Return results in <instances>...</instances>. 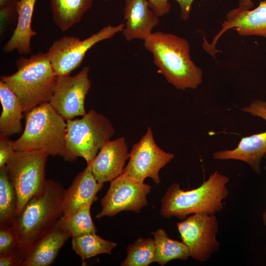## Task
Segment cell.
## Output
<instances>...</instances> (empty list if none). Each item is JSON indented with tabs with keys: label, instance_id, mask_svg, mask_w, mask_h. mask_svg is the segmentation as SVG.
Masks as SVG:
<instances>
[{
	"label": "cell",
	"instance_id": "6da1fadb",
	"mask_svg": "<svg viewBox=\"0 0 266 266\" xmlns=\"http://www.w3.org/2000/svg\"><path fill=\"white\" fill-rule=\"evenodd\" d=\"M143 45L152 54L158 72L176 89H195L202 83V71L192 60L186 39L157 32L145 39Z\"/></svg>",
	"mask_w": 266,
	"mask_h": 266
},
{
	"label": "cell",
	"instance_id": "7a4b0ae2",
	"mask_svg": "<svg viewBox=\"0 0 266 266\" xmlns=\"http://www.w3.org/2000/svg\"><path fill=\"white\" fill-rule=\"evenodd\" d=\"M229 181L228 176L216 170L200 186L193 190L184 191L179 183H174L161 200V214L166 218L184 219L191 214L212 215L220 212L224 208L223 200L229 194L226 186Z\"/></svg>",
	"mask_w": 266,
	"mask_h": 266
},
{
	"label": "cell",
	"instance_id": "3957f363",
	"mask_svg": "<svg viewBox=\"0 0 266 266\" xmlns=\"http://www.w3.org/2000/svg\"><path fill=\"white\" fill-rule=\"evenodd\" d=\"M65 190L58 182L46 180L44 190L33 196L12 225L18 238V248L25 257L27 251L63 216Z\"/></svg>",
	"mask_w": 266,
	"mask_h": 266
},
{
	"label": "cell",
	"instance_id": "277c9868",
	"mask_svg": "<svg viewBox=\"0 0 266 266\" xmlns=\"http://www.w3.org/2000/svg\"><path fill=\"white\" fill-rule=\"evenodd\" d=\"M16 66L15 73L1 76L0 80L16 95L24 112L49 102L58 76L46 53L39 52L28 58L20 57Z\"/></svg>",
	"mask_w": 266,
	"mask_h": 266
},
{
	"label": "cell",
	"instance_id": "5b68a950",
	"mask_svg": "<svg viewBox=\"0 0 266 266\" xmlns=\"http://www.w3.org/2000/svg\"><path fill=\"white\" fill-rule=\"evenodd\" d=\"M25 113V129L14 141V150L41 151L69 161L65 143L66 120L49 102Z\"/></svg>",
	"mask_w": 266,
	"mask_h": 266
},
{
	"label": "cell",
	"instance_id": "8992f818",
	"mask_svg": "<svg viewBox=\"0 0 266 266\" xmlns=\"http://www.w3.org/2000/svg\"><path fill=\"white\" fill-rule=\"evenodd\" d=\"M66 121L65 143L69 162L80 157L88 164L115 133L110 120L94 109L80 119Z\"/></svg>",
	"mask_w": 266,
	"mask_h": 266
},
{
	"label": "cell",
	"instance_id": "52a82bcc",
	"mask_svg": "<svg viewBox=\"0 0 266 266\" xmlns=\"http://www.w3.org/2000/svg\"><path fill=\"white\" fill-rule=\"evenodd\" d=\"M48 155L38 151H15L5 167L17 196V217L27 202L44 188Z\"/></svg>",
	"mask_w": 266,
	"mask_h": 266
},
{
	"label": "cell",
	"instance_id": "ba28073f",
	"mask_svg": "<svg viewBox=\"0 0 266 266\" xmlns=\"http://www.w3.org/2000/svg\"><path fill=\"white\" fill-rule=\"evenodd\" d=\"M125 24L108 25L84 39L64 36L54 40L46 54L53 70L58 76L70 75L81 65L87 51L98 42L113 37L122 32Z\"/></svg>",
	"mask_w": 266,
	"mask_h": 266
},
{
	"label": "cell",
	"instance_id": "9c48e42d",
	"mask_svg": "<svg viewBox=\"0 0 266 266\" xmlns=\"http://www.w3.org/2000/svg\"><path fill=\"white\" fill-rule=\"evenodd\" d=\"M176 227L194 260L206 262L213 253L218 251L220 244L216 239L218 222L215 214H194L177 223Z\"/></svg>",
	"mask_w": 266,
	"mask_h": 266
},
{
	"label": "cell",
	"instance_id": "30bf717a",
	"mask_svg": "<svg viewBox=\"0 0 266 266\" xmlns=\"http://www.w3.org/2000/svg\"><path fill=\"white\" fill-rule=\"evenodd\" d=\"M174 157L173 154L166 152L158 146L149 127L145 134L133 146L129 162L123 173L141 183L150 177L156 184H159L160 169Z\"/></svg>",
	"mask_w": 266,
	"mask_h": 266
},
{
	"label": "cell",
	"instance_id": "8fae6325",
	"mask_svg": "<svg viewBox=\"0 0 266 266\" xmlns=\"http://www.w3.org/2000/svg\"><path fill=\"white\" fill-rule=\"evenodd\" d=\"M151 187L122 173L110 181L109 188L101 200V211L96 218L114 216L122 211L138 213L148 204L146 197Z\"/></svg>",
	"mask_w": 266,
	"mask_h": 266
},
{
	"label": "cell",
	"instance_id": "7c38bea8",
	"mask_svg": "<svg viewBox=\"0 0 266 266\" xmlns=\"http://www.w3.org/2000/svg\"><path fill=\"white\" fill-rule=\"evenodd\" d=\"M254 4L251 0H239L237 7L227 13L226 20L222 24V29L208 43L203 38L202 47L209 54L215 58L221 51L216 48L217 42L227 30L233 29L242 36L257 35L266 38V0H261L259 5L251 9Z\"/></svg>",
	"mask_w": 266,
	"mask_h": 266
},
{
	"label": "cell",
	"instance_id": "4fadbf2b",
	"mask_svg": "<svg viewBox=\"0 0 266 266\" xmlns=\"http://www.w3.org/2000/svg\"><path fill=\"white\" fill-rule=\"evenodd\" d=\"M89 70L85 66L74 76L58 77L49 102L66 121L86 113L85 100L91 87Z\"/></svg>",
	"mask_w": 266,
	"mask_h": 266
},
{
	"label": "cell",
	"instance_id": "5bb4252c",
	"mask_svg": "<svg viewBox=\"0 0 266 266\" xmlns=\"http://www.w3.org/2000/svg\"><path fill=\"white\" fill-rule=\"evenodd\" d=\"M242 110L266 121V101L256 100ZM266 153V130L258 133L243 137L233 149L213 153V159L218 160H235L248 164L257 174L261 173L262 160Z\"/></svg>",
	"mask_w": 266,
	"mask_h": 266
},
{
	"label": "cell",
	"instance_id": "9a60e30c",
	"mask_svg": "<svg viewBox=\"0 0 266 266\" xmlns=\"http://www.w3.org/2000/svg\"><path fill=\"white\" fill-rule=\"evenodd\" d=\"M129 158L128 145L124 137L109 140L100 148L87 166L100 182L111 181L123 173Z\"/></svg>",
	"mask_w": 266,
	"mask_h": 266
},
{
	"label": "cell",
	"instance_id": "2e32d148",
	"mask_svg": "<svg viewBox=\"0 0 266 266\" xmlns=\"http://www.w3.org/2000/svg\"><path fill=\"white\" fill-rule=\"evenodd\" d=\"M122 33L127 41L144 40L159 23V17L151 9L147 0H124Z\"/></svg>",
	"mask_w": 266,
	"mask_h": 266
},
{
	"label": "cell",
	"instance_id": "e0dca14e",
	"mask_svg": "<svg viewBox=\"0 0 266 266\" xmlns=\"http://www.w3.org/2000/svg\"><path fill=\"white\" fill-rule=\"evenodd\" d=\"M103 183L97 180L91 168L87 166L75 177L70 186L65 190L63 202V216L72 214L90 201L98 200L97 193Z\"/></svg>",
	"mask_w": 266,
	"mask_h": 266
},
{
	"label": "cell",
	"instance_id": "ac0fdd59",
	"mask_svg": "<svg viewBox=\"0 0 266 266\" xmlns=\"http://www.w3.org/2000/svg\"><path fill=\"white\" fill-rule=\"evenodd\" d=\"M70 237L56 224L35 241L25 254L22 266H48Z\"/></svg>",
	"mask_w": 266,
	"mask_h": 266
},
{
	"label": "cell",
	"instance_id": "d6986e66",
	"mask_svg": "<svg viewBox=\"0 0 266 266\" xmlns=\"http://www.w3.org/2000/svg\"><path fill=\"white\" fill-rule=\"evenodd\" d=\"M36 0H19L17 2V21L13 33L2 49L6 53L16 50L27 55L32 52L31 39L37 33L32 29V20Z\"/></svg>",
	"mask_w": 266,
	"mask_h": 266
},
{
	"label": "cell",
	"instance_id": "ffe728a7",
	"mask_svg": "<svg viewBox=\"0 0 266 266\" xmlns=\"http://www.w3.org/2000/svg\"><path fill=\"white\" fill-rule=\"evenodd\" d=\"M0 100L2 108L0 134L9 136L21 133L24 113L21 103L16 95L2 80L0 81Z\"/></svg>",
	"mask_w": 266,
	"mask_h": 266
},
{
	"label": "cell",
	"instance_id": "44dd1931",
	"mask_svg": "<svg viewBox=\"0 0 266 266\" xmlns=\"http://www.w3.org/2000/svg\"><path fill=\"white\" fill-rule=\"evenodd\" d=\"M94 0H50L53 20L62 32L78 23L92 6Z\"/></svg>",
	"mask_w": 266,
	"mask_h": 266
},
{
	"label": "cell",
	"instance_id": "7402d4cb",
	"mask_svg": "<svg viewBox=\"0 0 266 266\" xmlns=\"http://www.w3.org/2000/svg\"><path fill=\"white\" fill-rule=\"evenodd\" d=\"M154 236L155 246V262L163 266L171 260H187L191 257L188 246L182 241L171 239L163 229L151 233Z\"/></svg>",
	"mask_w": 266,
	"mask_h": 266
},
{
	"label": "cell",
	"instance_id": "603a6c76",
	"mask_svg": "<svg viewBox=\"0 0 266 266\" xmlns=\"http://www.w3.org/2000/svg\"><path fill=\"white\" fill-rule=\"evenodd\" d=\"M94 202L86 203L71 215L62 216L57 221V225L71 237L96 233L97 229L90 213L91 207Z\"/></svg>",
	"mask_w": 266,
	"mask_h": 266
},
{
	"label": "cell",
	"instance_id": "cb8c5ba5",
	"mask_svg": "<svg viewBox=\"0 0 266 266\" xmlns=\"http://www.w3.org/2000/svg\"><path fill=\"white\" fill-rule=\"evenodd\" d=\"M72 250L80 257L82 265L86 259L101 254H111L117 244L92 233L72 237Z\"/></svg>",
	"mask_w": 266,
	"mask_h": 266
},
{
	"label": "cell",
	"instance_id": "d4e9b609",
	"mask_svg": "<svg viewBox=\"0 0 266 266\" xmlns=\"http://www.w3.org/2000/svg\"><path fill=\"white\" fill-rule=\"evenodd\" d=\"M17 196L5 166L0 168V227L12 226L17 217Z\"/></svg>",
	"mask_w": 266,
	"mask_h": 266
},
{
	"label": "cell",
	"instance_id": "484cf974",
	"mask_svg": "<svg viewBox=\"0 0 266 266\" xmlns=\"http://www.w3.org/2000/svg\"><path fill=\"white\" fill-rule=\"evenodd\" d=\"M126 258L122 266H147L155 262L156 250L154 239L139 237L127 249Z\"/></svg>",
	"mask_w": 266,
	"mask_h": 266
},
{
	"label": "cell",
	"instance_id": "4316f807",
	"mask_svg": "<svg viewBox=\"0 0 266 266\" xmlns=\"http://www.w3.org/2000/svg\"><path fill=\"white\" fill-rule=\"evenodd\" d=\"M18 238L13 226L0 227V254L17 247Z\"/></svg>",
	"mask_w": 266,
	"mask_h": 266
},
{
	"label": "cell",
	"instance_id": "83f0119b",
	"mask_svg": "<svg viewBox=\"0 0 266 266\" xmlns=\"http://www.w3.org/2000/svg\"><path fill=\"white\" fill-rule=\"evenodd\" d=\"M25 257L17 247L15 249L0 254V266H22Z\"/></svg>",
	"mask_w": 266,
	"mask_h": 266
},
{
	"label": "cell",
	"instance_id": "f1b7e54d",
	"mask_svg": "<svg viewBox=\"0 0 266 266\" xmlns=\"http://www.w3.org/2000/svg\"><path fill=\"white\" fill-rule=\"evenodd\" d=\"M14 141L9 139L7 136L0 134V168L5 166L6 164L15 151Z\"/></svg>",
	"mask_w": 266,
	"mask_h": 266
},
{
	"label": "cell",
	"instance_id": "f546056e",
	"mask_svg": "<svg viewBox=\"0 0 266 266\" xmlns=\"http://www.w3.org/2000/svg\"><path fill=\"white\" fill-rule=\"evenodd\" d=\"M150 8L159 17L168 14L171 8L169 0H147Z\"/></svg>",
	"mask_w": 266,
	"mask_h": 266
},
{
	"label": "cell",
	"instance_id": "4dcf8cb0",
	"mask_svg": "<svg viewBox=\"0 0 266 266\" xmlns=\"http://www.w3.org/2000/svg\"><path fill=\"white\" fill-rule=\"evenodd\" d=\"M174 0L176 1L179 4L180 9L181 18L185 21L188 20L190 16L192 3L194 0Z\"/></svg>",
	"mask_w": 266,
	"mask_h": 266
},
{
	"label": "cell",
	"instance_id": "1f68e13d",
	"mask_svg": "<svg viewBox=\"0 0 266 266\" xmlns=\"http://www.w3.org/2000/svg\"><path fill=\"white\" fill-rule=\"evenodd\" d=\"M263 219L265 225L266 226V209L263 214Z\"/></svg>",
	"mask_w": 266,
	"mask_h": 266
},
{
	"label": "cell",
	"instance_id": "d6a6232c",
	"mask_svg": "<svg viewBox=\"0 0 266 266\" xmlns=\"http://www.w3.org/2000/svg\"><path fill=\"white\" fill-rule=\"evenodd\" d=\"M264 157H265V158L266 159V164H265V166L264 168H265V170H266V153Z\"/></svg>",
	"mask_w": 266,
	"mask_h": 266
},
{
	"label": "cell",
	"instance_id": "836d02e7",
	"mask_svg": "<svg viewBox=\"0 0 266 266\" xmlns=\"http://www.w3.org/2000/svg\"><path fill=\"white\" fill-rule=\"evenodd\" d=\"M12 1L17 2L19 0H11Z\"/></svg>",
	"mask_w": 266,
	"mask_h": 266
},
{
	"label": "cell",
	"instance_id": "e575fe53",
	"mask_svg": "<svg viewBox=\"0 0 266 266\" xmlns=\"http://www.w3.org/2000/svg\"><path fill=\"white\" fill-rule=\"evenodd\" d=\"M104 0L105 1H106V2H108V1H110V0Z\"/></svg>",
	"mask_w": 266,
	"mask_h": 266
}]
</instances>
